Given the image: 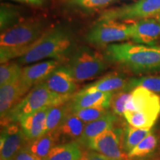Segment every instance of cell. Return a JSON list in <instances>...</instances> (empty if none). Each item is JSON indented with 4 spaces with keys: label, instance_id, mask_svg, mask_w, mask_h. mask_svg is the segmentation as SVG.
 I'll return each mask as SVG.
<instances>
[{
    "label": "cell",
    "instance_id": "29",
    "mask_svg": "<svg viewBox=\"0 0 160 160\" xmlns=\"http://www.w3.org/2000/svg\"><path fill=\"white\" fill-rule=\"evenodd\" d=\"M22 65L17 62H7L0 65V86L11 83L21 77Z\"/></svg>",
    "mask_w": 160,
    "mask_h": 160
},
{
    "label": "cell",
    "instance_id": "28",
    "mask_svg": "<svg viewBox=\"0 0 160 160\" xmlns=\"http://www.w3.org/2000/svg\"><path fill=\"white\" fill-rule=\"evenodd\" d=\"M19 11L14 6L2 4L0 8V29L2 32L6 31L19 22Z\"/></svg>",
    "mask_w": 160,
    "mask_h": 160
},
{
    "label": "cell",
    "instance_id": "21",
    "mask_svg": "<svg viewBox=\"0 0 160 160\" xmlns=\"http://www.w3.org/2000/svg\"><path fill=\"white\" fill-rule=\"evenodd\" d=\"M82 155L79 144L77 141L70 142L54 146L45 160H79Z\"/></svg>",
    "mask_w": 160,
    "mask_h": 160
},
{
    "label": "cell",
    "instance_id": "12",
    "mask_svg": "<svg viewBox=\"0 0 160 160\" xmlns=\"http://www.w3.org/2000/svg\"><path fill=\"white\" fill-rule=\"evenodd\" d=\"M131 40L133 43L156 45L160 38V22L153 18L141 19L131 24Z\"/></svg>",
    "mask_w": 160,
    "mask_h": 160
},
{
    "label": "cell",
    "instance_id": "16",
    "mask_svg": "<svg viewBox=\"0 0 160 160\" xmlns=\"http://www.w3.org/2000/svg\"><path fill=\"white\" fill-rule=\"evenodd\" d=\"M85 125V123H84L74 113L71 111L59 128L53 133L58 142H62V143H65L77 141L82 134Z\"/></svg>",
    "mask_w": 160,
    "mask_h": 160
},
{
    "label": "cell",
    "instance_id": "32",
    "mask_svg": "<svg viewBox=\"0 0 160 160\" xmlns=\"http://www.w3.org/2000/svg\"><path fill=\"white\" fill-rule=\"evenodd\" d=\"M79 160H113L110 158L105 157L101 153L94 151H87L82 153L81 159Z\"/></svg>",
    "mask_w": 160,
    "mask_h": 160
},
{
    "label": "cell",
    "instance_id": "4",
    "mask_svg": "<svg viewBox=\"0 0 160 160\" xmlns=\"http://www.w3.org/2000/svg\"><path fill=\"white\" fill-rule=\"evenodd\" d=\"M73 96H64L56 93L48 88L43 82L34 86L21 101L1 119L2 125L17 123L26 116L39 110L69 102Z\"/></svg>",
    "mask_w": 160,
    "mask_h": 160
},
{
    "label": "cell",
    "instance_id": "8",
    "mask_svg": "<svg viewBox=\"0 0 160 160\" xmlns=\"http://www.w3.org/2000/svg\"><path fill=\"white\" fill-rule=\"evenodd\" d=\"M123 133L120 128H111L91 140L87 148L113 160H128L122 148Z\"/></svg>",
    "mask_w": 160,
    "mask_h": 160
},
{
    "label": "cell",
    "instance_id": "19",
    "mask_svg": "<svg viewBox=\"0 0 160 160\" xmlns=\"http://www.w3.org/2000/svg\"><path fill=\"white\" fill-rule=\"evenodd\" d=\"M117 120V115L114 114L113 112H110L107 115L104 116L100 119L86 124L82 134L77 142L80 145L87 147L89 142L93 138L97 137L106 130L114 127L113 125Z\"/></svg>",
    "mask_w": 160,
    "mask_h": 160
},
{
    "label": "cell",
    "instance_id": "9",
    "mask_svg": "<svg viewBox=\"0 0 160 160\" xmlns=\"http://www.w3.org/2000/svg\"><path fill=\"white\" fill-rule=\"evenodd\" d=\"M28 142V139L20 125L11 123L4 126L0 137L1 160H13Z\"/></svg>",
    "mask_w": 160,
    "mask_h": 160
},
{
    "label": "cell",
    "instance_id": "17",
    "mask_svg": "<svg viewBox=\"0 0 160 160\" xmlns=\"http://www.w3.org/2000/svg\"><path fill=\"white\" fill-rule=\"evenodd\" d=\"M50 108H45L34 112L23 117L19 121L20 126L28 141L45 134L46 118Z\"/></svg>",
    "mask_w": 160,
    "mask_h": 160
},
{
    "label": "cell",
    "instance_id": "18",
    "mask_svg": "<svg viewBox=\"0 0 160 160\" xmlns=\"http://www.w3.org/2000/svg\"><path fill=\"white\" fill-rule=\"evenodd\" d=\"M128 79L119 73H111L105 75L94 82L85 86L80 91L93 92L100 91L106 93H113L124 91L128 84Z\"/></svg>",
    "mask_w": 160,
    "mask_h": 160
},
{
    "label": "cell",
    "instance_id": "30",
    "mask_svg": "<svg viewBox=\"0 0 160 160\" xmlns=\"http://www.w3.org/2000/svg\"><path fill=\"white\" fill-rule=\"evenodd\" d=\"M72 112L74 113L85 124L96 121L110 113L108 108H82Z\"/></svg>",
    "mask_w": 160,
    "mask_h": 160
},
{
    "label": "cell",
    "instance_id": "3",
    "mask_svg": "<svg viewBox=\"0 0 160 160\" xmlns=\"http://www.w3.org/2000/svg\"><path fill=\"white\" fill-rule=\"evenodd\" d=\"M46 23L39 19H29L2 32L0 62L2 63L22 57L47 30Z\"/></svg>",
    "mask_w": 160,
    "mask_h": 160
},
{
    "label": "cell",
    "instance_id": "2",
    "mask_svg": "<svg viewBox=\"0 0 160 160\" xmlns=\"http://www.w3.org/2000/svg\"><path fill=\"white\" fill-rule=\"evenodd\" d=\"M74 48L75 41L71 32L62 25H56L46 30L17 62L23 65L44 59L59 60L73 53Z\"/></svg>",
    "mask_w": 160,
    "mask_h": 160
},
{
    "label": "cell",
    "instance_id": "15",
    "mask_svg": "<svg viewBox=\"0 0 160 160\" xmlns=\"http://www.w3.org/2000/svg\"><path fill=\"white\" fill-rule=\"evenodd\" d=\"M20 77L11 83L0 86V115L1 119L9 113L25 97Z\"/></svg>",
    "mask_w": 160,
    "mask_h": 160
},
{
    "label": "cell",
    "instance_id": "27",
    "mask_svg": "<svg viewBox=\"0 0 160 160\" xmlns=\"http://www.w3.org/2000/svg\"><path fill=\"white\" fill-rule=\"evenodd\" d=\"M136 88H143L157 94L158 93L160 94V77L149 76V77L128 79V84L124 91H131Z\"/></svg>",
    "mask_w": 160,
    "mask_h": 160
},
{
    "label": "cell",
    "instance_id": "11",
    "mask_svg": "<svg viewBox=\"0 0 160 160\" xmlns=\"http://www.w3.org/2000/svg\"><path fill=\"white\" fill-rule=\"evenodd\" d=\"M125 111H139L159 117L160 115V97L157 93L143 88H136L125 106Z\"/></svg>",
    "mask_w": 160,
    "mask_h": 160
},
{
    "label": "cell",
    "instance_id": "22",
    "mask_svg": "<svg viewBox=\"0 0 160 160\" xmlns=\"http://www.w3.org/2000/svg\"><path fill=\"white\" fill-rule=\"evenodd\" d=\"M119 0H59L65 8L73 11L93 12L113 5Z\"/></svg>",
    "mask_w": 160,
    "mask_h": 160
},
{
    "label": "cell",
    "instance_id": "25",
    "mask_svg": "<svg viewBox=\"0 0 160 160\" xmlns=\"http://www.w3.org/2000/svg\"><path fill=\"white\" fill-rule=\"evenodd\" d=\"M124 117L128 123L133 127L137 128L151 129L159 117L143 112L125 111Z\"/></svg>",
    "mask_w": 160,
    "mask_h": 160
},
{
    "label": "cell",
    "instance_id": "20",
    "mask_svg": "<svg viewBox=\"0 0 160 160\" xmlns=\"http://www.w3.org/2000/svg\"><path fill=\"white\" fill-rule=\"evenodd\" d=\"M57 142L54 133H48L37 139L28 141L24 148L39 159L45 160Z\"/></svg>",
    "mask_w": 160,
    "mask_h": 160
},
{
    "label": "cell",
    "instance_id": "14",
    "mask_svg": "<svg viewBox=\"0 0 160 160\" xmlns=\"http://www.w3.org/2000/svg\"><path fill=\"white\" fill-rule=\"evenodd\" d=\"M113 93L93 91H79L70 102L71 111L88 108H109Z\"/></svg>",
    "mask_w": 160,
    "mask_h": 160
},
{
    "label": "cell",
    "instance_id": "13",
    "mask_svg": "<svg viewBox=\"0 0 160 160\" xmlns=\"http://www.w3.org/2000/svg\"><path fill=\"white\" fill-rule=\"evenodd\" d=\"M43 83L51 91L60 95L73 96L77 90V82L65 65L57 68Z\"/></svg>",
    "mask_w": 160,
    "mask_h": 160
},
{
    "label": "cell",
    "instance_id": "34",
    "mask_svg": "<svg viewBox=\"0 0 160 160\" xmlns=\"http://www.w3.org/2000/svg\"><path fill=\"white\" fill-rule=\"evenodd\" d=\"M11 1L17 2L25 4V5L37 8L43 7L47 2V0H11Z\"/></svg>",
    "mask_w": 160,
    "mask_h": 160
},
{
    "label": "cell",
    "instance_id": "7",
    "mask_svg": "<svg viewBox=\"0 0 160 160\" xmlns=\"http://www.w3.org/2000/svg\"><path fill=\"white\" fill-rule=\"evenodd\" d=\"M160 13V0H138L122 7L106 10L98 20L132 21L148 19Z\"/></svg>",
    "mask_w": 160,
    "mask_h": 160
},
{
    "label": "cell",
    "instance_id": "5",
    "mask_svg": "<svg viewBox=\"0 0 160 160\" xmlns=\"http://www.w3.org/2000/svg\"><path fill=\"white\" fill-rule=\"evenodd\" d=\"M107 59L88 47L79 48L73 52L66 68L77 82L91 80L108 68Z\"/></svg>",
    "mask_w": 160,
    "mask_h": 160
},
{
    "label": "cell",
    "instance_id": "26",
    "mask_svg": "<svg viewBox=\"0 0 160 160\" xmlns=\"http://www.w3.org/2000/svg\"><path fill=\"white\" fill-rule=\"evenodd\" d=\"M158 140L153 132L151 133L142 140L131 152L128 153V159H139L151 154L157 148Z\"/></svg>",
    "mask_w": 160,
    "mask_h": 160
},
{
    "label": "cell",
    "instance_id": "23",
    "mask_svg": "<svg viewBox=\"0 0 160 160\" xmlns=\"http://www.w3.org/2000/svg\"><path fill=\"white\" fill-rule=\"evenodd\" d=\"M70 102L50 108L46 118L45 134L48 133H54L59 128L65 117L71 111Z\"/></svg>",
    "mask_w": 160,
    "mask_h": 160
},
{
    "label": "cell",
    "instance_id": "33",
    "mask_svg": "<svg viewBox=\"0 0 160 160\" xmlns=\"http://www.w3.org/2000/svg\"><path fill=\"white\" fill-rule=\"evenodd\" d=\"M13 160H40L38 159L37 157H36L35 156H33L32 153L26 150L25 148H23L20 151L19 153L16 155L14 159Z\"/></svg>",
    "mask_w": 160,
    "mask_h": 160
},
{
    "label": "cell",
    "instance_id": "6",
    "mask_svg": "<svg viewBox=\"0 0 160 160\" xmlns=\"http://www.w3.org/2000/svg\"><path fill=\"white\" fill-rule=\"evenodd\" d=\"M131 24L114 20H98L85 36L90 45L107 47L111 44L131 39Z\"/></svg>",
    "mask_w": 160,
    "mask_h": 160
},
{
    "label": "cell",
    "instance_id": "10",
    "mask_svg": "<svg viewBox=\"0 0 160 160\" xmlns=\"http://www.w3.org/2000/svg\"><path fill=\"white\" fill-rule=\"evenodd\" d=\"M59 66V60L49 59L24 67L20 77V82L25 95L32 88L44 82Z\"/></svg>",
    "mask_w": 160,
    "mask_h": 160
},
{
    "label": "cell",
    "instance_id": "31",
    "mask_svg": "<svg viewBox=\"0 0 160 160\" xmlns=\"http://www.w3.org/2000/svg\"><path fill=\"white\" fill-rule=\"evenodd\" d=\"M130 95H131V91H121L113 93L110 107L111 108L112 112L114 114L119 117L124 116L126 103L129 99Z\"/></svg>",
    "mask_w": 160,
    "mask_h": 160
},
{
    "label": "cell",
    "instance_id": "1",
    "mask_svg": "<svg viewBox=\"0 0 160 160\" xmlns=\"http://www.w3.org/2000/svg\"><path fill=\"white\" fill-rule=\"evenodd\" d=\"M105 57L135 74L160 70V46L124 42L107 46Z\"/></svg>",
    "mask_w": 160,
    "mask_h": 160
},
{
    "label": "cell",
    "instance_id": "35",
    "mask_svg": "<svg viewBox=\"0 0 160 160\" xmlns=\"http://www.w3.org/2000/svg\"><path fill=\"white\" fill-rule=\"evenodd\" d=\"M155 19H157V20H158V21H159V22H160V13H159V14H158L157 16H156Z\"/></svg>",
    "mask_w": 160,
    "mask_h": 160
},
{
    "label": "cell",
    "instance_id": "24",
    "mask_svg": "<svg viewBox=\"0 0 160 160\" xmlns=\"http://www.w3.org/2000/svg\"><path fill=\"white\" fill-rule=\"evenodd\" d=\"M151 129L137 128L131 125L125 126L122 137V148L125 153H128L151 133Z\"/></svg>",
    "mask_w": 160,
    "mask_h": 160
}]
</instances>
